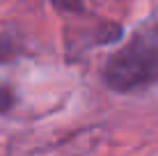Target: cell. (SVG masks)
Here are the masks:
<instances>
[{
    "mask_svg": "<svg viewBox=\"0 0 158 156\" xmlns=\"http://www.w3.org/2000/svg\"><path fill=\"white\" fill-rule=\"evenodd\" d=\"M101 78L108 90L131 94L158 80V23L142 25L103 64Z\"/></svg>",
    "mask_w": 158,
    "mask_h": 156,
    "instance_id": "obj_1",
    "label": "cell"
},
{
    "mask_svg": "<svg viewBox=\"0 0 158 156\" xmlns=\"http://www.w3.org/2000/svg\"><path fill=\"white\" fill-rule=\"evenodd\" d=\"M16 106V94L9 85H0V115L9 112Z\"/></svg>",
    "mask_w": 158,
    "mask_h": 156,
    "instance_id": "obj_2",
    "label": "cell"
},
{
    "mask_svg": "<svg viewBox=\"0 0 158 156\" xmlns=\"http://www.w3.org/2000/svg\"><path fill=\"white\" fill-rule=\"evenodd\" d=\"M16 48L12 39H0V62H7L9 57H14Z\"/></svg>",
    "mask_w": 158,
    "mask_h": 156,
    "instance_id": "obj_3",
    "label": "cell"
}]
</instances>
